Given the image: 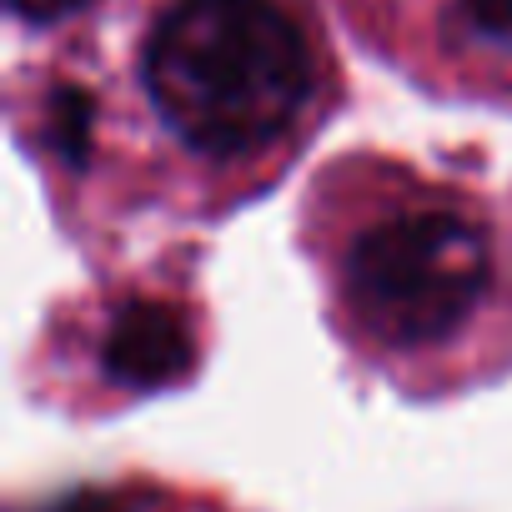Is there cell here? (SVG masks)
I'll return each mask as SVG.
<instances>
[{
    "instance_id": "2",
    "label": "cell",
    "mask_w": 512,
    "mask_h": 512,
    "mask_svg": "<svg viewBox=\"0 0 512 512\" xmlns=\"http://www.w3.org/2000/svg\"><path fill=\"white\" fill-rule=\"evenodd\" d=\"M352 317L387 347L447 342L492 287V241L452 201H407L362 226L342 256Z\"/></svg>"
},
{
    "instance_id": "1",
    "label": "cell",
    "mask_w": 512,
    "mask_h": 512,
    "mask_svg": "<svg viewBox=\"0 0 512 512\" xmlns=\"http://www.w3.org/2000/svg\"><path fill=\"white\" fill-rule=\"evenodd\" d=\"M141 76L191 151L251 156L302 116L317 61L277 0H171L146 36Z\"/></svg>"
},
{
    "instance_id": "6",
    "label": "cell",
    "mask_w": 512,
    "mask_h": 512,
    "mask_svg": "<svg viewBox=\"0 0 512 512\" xmlns=\"http://www.w3.org/2000/svg\"><path fill=\"white\" fill-rule=\"evenodd\" d=\"M46 512H126V507L116 497H106V492H71V497L51 502Z\"/></svg>"
},
{
    "instance_id": "4",
    "label": "cell",
    "mask_w": 512,
    "mask_h": 512,
    "mask_svg": "<svg viewBox=\"0 0 512 512\" xmlns=\"http://www.w3.org/2000/svg\"><path fill=\"white\" fill-rule=\"evenodd\" d=\"M462 16L492 46H512V0H462Z\"/></svg>"
},
{
    "instance_id": "3",
    "label": "cell",
    "mask_w": 512,
    "mask_h": 512,
    "mask_svg": "<svg viewBox=\"0 0 512 512\" xmlns=\"http://www.w3.org/2000/svg\"><path fill=\"white\" fill-rule=\"evenodd\" d=\"M196 362V342L191 327L176 307L166 302H126L101 342V367L111 382L131 387V392H156L171 387L191 372Z\"/></svg>"
},
{
    "instance_id": "5",
    "label": "cell",
    "mask_w": 512,
    "mask_h": 512,
    "mask_svg": "<svg viewBox=\"0 0 512 512\" xmlns=\"http://www.w3.org/2000/svg\"><path fill=\"white\" fill-rule=\"evenodd\" d=\"M81 6H91V0H11V11L26 16V21H66Z\"/></svg>"
}]
</instances>
